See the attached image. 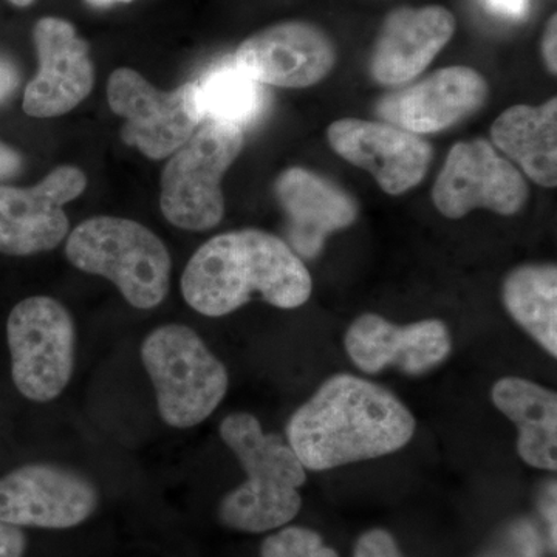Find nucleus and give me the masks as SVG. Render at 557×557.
<instances>
[{
    "instance_id": "nucleus-19",
    "label": "nucleus",
    "mask_w": 557,
    "mask_h": 557,
    "mask_svg": "<svg viewBox=\"0 0 557 557\" xmlns=\"http://www.w3.org/2000/svg\"><path fill=\"white\" fill-rule=\"evenodd\" d=\"M491 398L518 428V453L522 460L533 468L556 471V392L519 376H505L494 384Z\"/></svg>"
},
{
    "instance_id": "nucleus-32",
    "label": "nucleus",
    "mask_w": 557,
    "mask_h": 557,
    "mask_svg": "<svg viewBox=\"0 0 557 557\" xmlns=\"http://www.w3.org/2000/svg\"><path fill=\"white\" fill-rule=\"evenodd\" d=\"M89 2L94 5H109V3L116 2V0H89Z\"/></svg>"
},
{
    "instance_id": "nucleus-30",
    "label": "nucleus",
    "mask_w": 557,
    "mask_h": 557,
    "mask_svg": "<svg viewBox=\"0 0 557 557\" xmlns=\"http://www.w3.org/2000/svg\"><path fill=\"white\" fill-rule=\"evenodd\" d=\"M542 507H544V515L548 522L549 542H552L553 552H556V482L549 485Z\"/></svg>"
},
{
    "instance_id": "nucleus-31",
    "label": "nucleus",
    "mask_w": 557,
    "mask_h": 557,
    "mask_svg": "<svg viewBox=\"0 0 557 557\" xmlns=\"http://www.w3.org/2000/svg\"><path fill=\"white\" fill-rule=\"evenodd\" d=\"M10 2L16 7H28L32 5V3L35 2V0H10Z\"/></svg>"
},
{
    "instance_id": "nucleus-27",
    "label": "nucleus",
    "mask_w": 557,
    "mask_h": 557,
    "mask_svg": "<svg viewBox=\"0 0 557 557\" xmlns=\"http://www.w3.org/2000/svg\"><path fill=\"white\" fill-rule=\"evenodd\" d=\"M20 81L21 76L16 65L0 58V102L9 100L20 87Z\"/></svg>"
},
{
    "instance_id": "nucleus-23",
    "label": "nucleus",
    "mask_w": 557,
    "mask_h": 557,
    "mask_svg": "<svg viewBox=\"0 0 557 557\" xmlns=\"http://www.w3.org/2000/svg\"><path fill=\"white\" fill-rule=\"evenodd\" d=\"M262 557H338V555L332 548L325 547L314 531L292 527L265 539L262 545Z\"/></svg>"
},
{
    "instance_id": "nucleus-13",
    "label": "nucleus",
    "mask_w": 557,
    "mask_h": 557,
    "mask_svg": "<svg viewBox=\"0 0 557 557\" xmlns=\"http://www.w3.org/2000/svg\"><path fill=\"white\" fill-rule=\"evenodd\" d=\"M39 70L24 94V112L54 119L81 104L94 89L95 72L86 40L67 21L44 17L33 32Z\"/></svg>"
},
{
    "instance_id": "nucleus-6",
    "label": "nucleus",
    "mask_w": 557,
    "mask_h": 557,
    "mask_svg": "<svg viewBox=\"0 0 557 557\" xmlns=\"http://www.w3.org/2000/svg\"><path fill=\"white\" fill-rule=\"evenodd\" d=\"M244 131L205 121L193 137L175 150L161 174L160 205L172 225L208 231L225 212L222 178L244 148Z\"/></svg>"
},
{
    "instance_id": "nucleus-12",
    "label": "nucleus",
    "mask_w": 557,
    "mask_h": 557,
    "mask_svg": "<svg viewBox=\"0 0 557 557\" xmlns=\"http://www.w3.org/2000/svg\"><path fill=\"white\" fill-rule=\"evenodd\" d=\"M327 138L339 157L369 171L391 196L420 185L432 159L428 141L394 124L338 120L329 127Z\"/></svg>"
},
{
    "instance_id": "nucleus-21",
    "label": "nucleus",
    "mask_w": 557,
    "mask_h": 557,
    "mask_svg": "<svg viewBox=\"0 0 557 557\" xmlns=\"http://www.w3.org/2000/svg\"><path fill=\"white\" fill-rule=\"evenodd\" d=\"M194 89L203 123L230 124L244 131L255 124L267 108L262 84L249 76L234 57L212 64L194 81Z\"/></svg>"
},
{
    "instance_id": "nucleus-5",
    "label": "nucleus",
    "mask_w": 557,
    "mask_h": 557,
    "mask_svg": "<svg viewBox=\"0 0 557 557\" xmlns=\"http://www.w3.org/2000/svg\"><path fill=\"white\" fill-rule=\"evenodd\" d=\"M141 361L156 388L161 420L172 428L197 426L228 392V370L186 325L150 332L141 344Z\"/></svg>"
},
{
    "instance_id": "nucleus-22",
    "label": "nucleus",
    "mask_w": 557,
    "mask_h": 557,
    "mask_svg": "<svg viewBox=\"0 0 557 557\" xmlns=\"http://www.w3.org/2000/svg\"><path fill=\"white\" fill-rule=\"evenodd\" d=\"M512 319L557 357V269L555 263H530L512 270L502 287Z\"/></svg>"
},
{
    "instance_id": "nucleus-29",
    "label": "nucleus",
    "mask_w": 557,
    "mask_h": 557,
    "mask_svg": "<svg viewBox=\"0 0 557 557\" xmlns=\"http://www.w3.org/2000/svg\"><path fill=\"white\" fill-rule=\"evenodd\" d=\"M545 62L553 75L557 72V22L556 16L549 20L547 30H545L544 42H542Z\"/></svg>"
},
{
    "instance_id": "nucleus-24",
    "label": "nucleus",
    "mask_w": 557,
    "mask_h": 557,
    "mask_svg": "<svg viewBox=\"0 0 557 557\" xmlns=\"http://www.w3.org/2000/svg\"><path fill=\"white\" fill-rule=\"evenodd\" d=\"M355 557H401L397 544L386 531L373 530L359 539Z\"/></svg>"
},
{
    "instance_id": "nucleus-26",
    "label": "nucleus",
    "mask_w": 557,
    "mask_h": 557,
    "mask_svg": "<svg viewBox=\"0 0 557 557\" xmlns=\"http://www.w3.org/2000/svg\"><path fill=\"white\" fill-rule=\"evenodd\" d=\"M487 11L507 20H523L530 10V0H482Z\"/></svg>"
},
{
    "instance_id": "nucleus-15",
    "label": "nucleus",
    "mask_w": 557,
    "mask_h": 557,
    "mask_svg": "<svg viewBox=\"0 0 557 557\" xmlns=\"http://www.w3.org/2000/svg\"><path fill=\"white\" fill-rule=\"evenodd\" d=\"M234 58L260 84L306 89L329 75L336 54L327 36L317 27L287 22L252 35Z\"/></svg>"
},
{
    "instance_id": "nucleus-17",
    "label": "nucleus",
    "mask_w": 557,
    "mask_h": 557,
    "mask_svg": "<svg viewBox=\"0 0 557 557\" xmlns=\"http://www.w3.org/2000/svg\"><path fill=\"white\" fill-rule=\"evenodd\" d=\"M274 190L288 215L289 248L304 258L313 259L330 234L357 220V201L346 190L304 168L282 172Z\"/></svg>"
},
{
    "instance_id": "nucleus-10",
    "label": "nucleus",
    "mask_w": 557,
    "mask_h": 557,
    "mask_svg": "<svg viewBox=\"0 0 557 557\" xmlns=\"http://www.w3.org/2000/svg\"><path fill=\"white\" fill-rule=\"evenodd\" d=\"M98 507V491L72 469L33 463L0 479V523L64 530L79 525Z\"/></svg>"
},
{
    "instance_id": "nucleus-16",
    "label": "nucleus",
    "mask_w": 557,
    "mask_h": 557,
    "mask_svg": "<svg viewBox=\"0 0 557 557\" xmlns=\"http://www.w3.org/2000/svg\"><path fill=\"white\" fill-rule=\"evenodd\" d=\"M487 91L486 79L475 70L442 69L381 101L379 113L412 134H435L478 112Z\"/></svg>"
},
{
    "instance_id": "nucleus-25",
    "label": "nucleus",
    "mask_w": 557,
    "mask_h": 557,
    "mask_svg": "<svg viewBox=\"0 0 557 557\" xmlns=\"http://www.w3.org/2000/svg\"><path fill=\"white\" fill-rule=\"evenodd\" d=\"M27 547V539L20 527L0 523V557H22Z\"/></svg>"
},
{
    "instance_id": "nucleus-28",
    "label": "nucleus",
    "mask_w": 557,
    "mask_h": 557,
    "mask_svg": "<svg viewBox=\"0 0 557 557\" xmlns=\"http://www.w3.org/2000/svg\"><path fill=\"white\" fill-rule=\"evenodd\" d=\"M22 170V157L17 150L0 141V183L13 178Z\"/></svg>"
},
{
    "instance_id": "nucleus-9",
    "label": "nucleus",
    "mask_w": 557,
    "mask_h": 557,
    "mask_svg": "<svg viewBox=\"0 0 557 557\" xmlns=\"http://www.w3.org/2000/svg\"><path fill=\"white\" fill-rule=\"evenodd\" d=\"M525 178L511 161L498 156L493 143L479 138L450 148L440 171L432 199L448 219H461L478 208L512 215L525 207Z\"/></svg>"
},
{
    "instance_id": "nucleus-3",
    "label": "nucleus",
    "mask_w": 557,
    "mask_h": 557,
    "mask_svg": "<svg viewBox=\"0 0 557 557\" xmlns=\"http://www.w3.org/2000/svg\"><path fill=\"white\" fill-rule=\"evenodd\" d=\"M220 437L247 472V482L223 497V525L247 533H265L298 516L307 469L281 435L267 434L258 418L230 413L220 424Z\"/></svg>"
},
{
    "instance_id": "nucleus-18",
    "label": "nucleus",
    "mask_w": 557,
    "mask_h": 557,
    "mask_svg": "<svg viewBox=\"0 0 557 557\" xmlns=\"http://www.w3.org/2000/svg\"><path fill=\"white\" fill-rule=\"evenodd\" d=\"M456 32L453 14L443 7L398 10L388 16L373 51L372 75L383 86L416 79Z\"/></svg>"
},
{
    "instance_id": "nucleus-2",
    "label": "nucleus",
    "mask_w": 557,
    "mask_h": 557,
    "mask_svg": "<svg viewBox=\"0 0 557 557\" xmlns=\"http://www.w3.org/2000/svg\"><path fill=\"white\" fill-rule=\"evenodd\" d=\"M313 281L287 242L260 230L220 234L201 245L183 271V298L209 318L239 310L256 295L277 309H298Z\"/></svg>"
},
{
    "instance_id": "nucleus-7",
    "label": "nucleus",
    "mask_w": 557,
    "mask_h": 557,
    "mask_svg": "<svg viewBox=\"0 0 557 557\" xmlns=\"http://www.w3.org/2000/svg\"><path fill=\"white\" fill-rule=\"evenodd\" d=\"M11 376L25 398L60 397L75 369L76 330L60 300L32 296L11 310L7 322Z\"/></svg>"
},
{
    "instance_id": "nucleus-20",
    "label": "nucleus",
    "mask_w": 557,
    "mask_h": 557,
    "mask_svg": "<svg viewBox=\"0 0 557 557\" xmlns=\"http://www.w3.org/2000/svg\"><path fill=\"white\" fill-rule=\"evenodd\" d=\"M491 139L508 159L522 168L527 177L545 188L557 183V100L542 106H515L502 113Z\"/></svg>"
},
{
    "instance_id": "nucleus-8",
    "label": "nucleus",
    "mask_w": 557,
    "mask_h": 557,
    "mask_svg": "<svg viewBox=\"0 0 557 557\" xmlns=\"http://www.w3.org/2000/svg\"><path fill=\"white\" fill-rule=\"evenodd\" d=\"M108 100L124 119L123 141L152 160L171 157L203 123L194 83L161 91L135 70L119 69L110 75Z\"/></svg>"
},
{
    "instance_id": "nucleus-11",
    "label": "nucleus",
    "mask_w": 557,
    "mask_h": 557,
    "mask_svg": "<svg viewBox=\"0 0 557 557\" xmlns=\"http://www.w3.org/2000/svg\"><path fill=\"white\" fill-rule=\"evenodd\" d=\"M86 186L75 166L57 168L33 188L0 185V252L21 258L57 248L69 234L62 208Z\"/></svg>"
},
{
    "instance_id": "nucleus-1",
    "label": "nucleus",
    "mask_w": 557,
    "mask_h": 557,
    "mask_svg": "<svg viewBox=\"0 0 557 557\" xmlns=\"http://www.w3.org/2000/svg\"><path fill=\"white\" fill-rule=\"evenodd\" d=\"M416 428L410 410L387 388L339 373L293 413L287 440L304 468L329 471L397 453Z\"/></svg>"
},
{
    "instance_id": "nucleus-14",
    "label": "nucleus",
    "mask_w": 557,
    "mask_h": 557,
    "mask_svg": "<svg viewBox=\"0 0 557 557\" xmlns=\"http://www.w3.org/2000/svg\"><path fill=\"white\" fill-rule=\"evenodd\" d=\"M344 344L351 362L366 373L394 366L420 375L437 368L453 351L449 330L438 319L397 325L375 313L355 319Z\"/></svg>"
},
{
    "instance_id": "nucleus-4",
    "label": "nucleus",
    "mask_w": 557,
    "mask_h": 557,
    "mask_svg": "<svg viewBox=\"0 0 557 557\" xmlns=\"http://www.w3.org/2000/svg\"><path fill=\"white\" fill-rule=\"evenodd\" d=\"M65 256L84 273L109 278L135 309H156L170 293V251L157 234L134 220H86L70 234Z\"/></svg>"
}]
</instances>
